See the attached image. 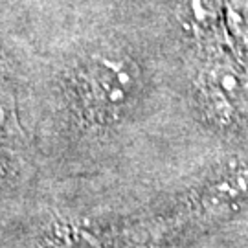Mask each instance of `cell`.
Returning a JSON list of instances; mask_svg holds the SVG:
<instances>
[{
    "instance_id": "7a4b0ae2",
    "label": "cell",
    "mask_w": 248,
    "mask_h": 248,
    "mask_svg": "<svg viewBox=\"0 0 248 248\" xmlns=\"http://www.w3.org/2000/svg\"><path fill=\"white\" fill-rule=\"evenodd\" d=\"M140 74L131 59L124 55H94L79 72L78 92L81 107L90 124L116 122L131 105Z\"/></svg>"
},
{
    "instance_id": "8992f818",
    "label": "cell",
    "mask_w": 248,
    "mask_h": 248,
    "mask_svg": "<svg viewBox=\"0 0 248 248\" xmlns=\"http://www.w3.org/2000/svg\"><path fill=\"white\" fill-rule=\"evenodd\" d=\"M224 20L235 48L248 52V0H222Z\"/></svg>"
},
{
    "instance_id": "5b68a950",
    "label": "cell",
    "mask_w": 248,
    "mask_h": 248,
    "mask_svg": "<svg viewBox=\"0 0 248 248\" xmlns=\"http://www.w3.org/2000/svg\"><path fill=\"white\" fill-rule=\"evenodd\" d=\"M50 243L53 248H101L92 232L70 221L53 224Z\"/></svg>"
},
{
    "instance_id": "3957f363",
    "label": "cell",
    "mask_w": 248,
    "mask_h": 248,
    "mask_svg": "<svg viewBox=\"0 0 248 248\" xmlns=\"http://www.w3.org/2000/svg\"><path fill=\"white\" fill-rule=\"evenodd\" d=\"M177 13L182 26L195 39L199 50L232 41L226 30L222 0H178Z\"/></svg>"
},
{
    "instance_id": "6da1fadb",
    "label": "cell",
    "mask_w": 248,
    "mask_h": 248,
    "mask_svg": "<svg viewBox=\"0 0 248 248\" xmlns=\"http://www.w3.org/2000/svg\"><path fill=\"white\" fill-rule=\"evenodd\" d=\"M197 72V89L208 118L221 127L248 124V66L235 45L202 48Z\"/></svg>"
},
{
    "instance_id": "52a82bcc",
    "label": "cell",
    "mask_w": 248,
    "mask_h": 248,
    "mask_svg": "<svg viewBox=\"0 0 248 248\" xmlns=\"http://www.w3.org/2000/svg\"><path fill=\"white\" fill-rule=\"evenodd\" d=\"M4 124H6V110H4V107L0 103V133H2V129H4Z\"/></svg>"
},
{
    "instance_id": "277c9868",
    "label": "cell",
    "mask_w": 248,
    "mask_h": 248,
    "mask_svg": "<svg viewBox=\"0 0 248 248\" xmlns=\"http://www.w3.org/2000/svg\"><path fill=\"white\" fill-rule=\"evenodd\" d=\"M248 202V166L232 168L217 177L201 197V206L212 213L230 212Z\"/></svg>"
}]
</instances>
